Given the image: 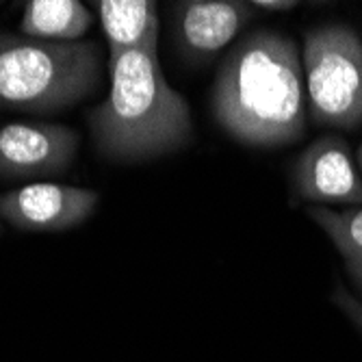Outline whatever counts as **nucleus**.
<instances>
[{"label": "nucleus", "instance_id": "423d86ee", "mask_svg": "<svg viewBox=\"0 0 362 362\" xmlns=\"http://www.w3.org/2000/svg\"><path fill=\"white\" fill-rule=\"evenodd\" d=\"M100 200L93 189L28 182L0 193V219L22 233H63L87 221Z\"/></svg>", "mask_w": 362, "mask_h": 362}, {"label": "nucleus", "instance_id": "f257e3e1", "mask_svg": "<svg viewBox=\"0 0 362 362\" xmlns=\"http://www.w3.org/2000/svg\"><path fill=\"white\" fill-rule=\"evenodd\" d=\"M211 109L235 141L274 150L306 133V85L298 42L274 30H254L219 63Z\"/></svg>", "mask_w": 362, "mask_h": 362}, {"label": "nucleus", "instance_id": "1a4fd4ad", "mask_svg": "<svg viewBox=\"0 0 362 362\" xmlns=\"http://www.w3.org/2000/svg\"><path fill=\"white\" fill-rule=\"evenodd\" d=\"M93 7L109 44V57L158 48V5L152 0H98Z\"/></svg>", "mask_w": 362, "mask_h": 362}, {"label": "nucleus", "instance_id": "2eb2a0df", "mask_svg": "<svg viewBox=\"0 0 362 362\" xmlns=\"http://www.w3.org/2000/svg\"><path fill=\"white\" fill-rule=\"evenodd\" d=\"M0 233H3V226H0Z\"/></svg>", "mask_w": 362, "mask_h": 362}, {"label": "nucleus", "instance_id": "f03ea898", "mask_svg": "<svg viewBox=\"0 0 362 362\" xmlns=\"http://www.w3.org/2000/svg\"><path fill=\"white\" fill-rule=\"evenodd\" d=\"M109 81L107 98L87 117L93 146L105 158L141 163L191 141V107L165 81L156 48L111 54Z\"/></svg>", "mask_w": 362, "mask_h": 362}, {"label": "nucleus", "instance_id": "7ed1b4c3", "mask_svg": "<svg viewBox=\"0 0 362 362\" xmlns=\"http://www.w3.org/2000/svg\"><path fill=\"white\" fill-rule=\"evenodd\" d=\"M103 54L89 40L46 42L0 33V109L52 115L100 87Z\"/></svg>", "mask_w": 362, "mask_h": 362}, {"label": "nucleus", "instance_id": "9b49d317", "mask_svg": "<svg viewBox=\"0 0 362 362\" xmlns=\"http://www.w3.org/2000/svg\"><path fill=\"white\" fill-rule=\"evenodd\" d=\"M308 217L323 230L345 262V272L362 302V206L334 211L327 206H310Z\"/></svg>", "mask_w": 362, "mask_h": 362}, {"label": "nucleus", "instance_id": "9d476101", "mask_svg": "<svg viewBox=\"0 0 362 362\" xmlns=\"http://www.w3.org/2000/svg\"><path fill=\"white\" fill-rule=\"evenodd\" d=\"M93 16L78 0H28L20 30L24 37L46 42H81Z\"/></svg>", "mask_w": 362, "mask_h": 362}, {"label": "nucleus", "instance_id": "f8f14e48", "mask_svg": "<svg viewBox=\"0 0 362 362\" xmlns=\"http://www.w3.org/2000/svg\"><path fill=\"white\" fill-rule=\"evenodd\" d=\"M332 302L339 306V310L362 332V302L356 298V295H351L345 286H337L334 293H332Z\"/></svg>", "mask_w": 362, "mask_h": 362}, {"label": "nucleus", "instance_id": "0eeeda50", "mask_svg": "<svg viewBox=\"0 0 362 362\" xmlns=\"http://www.w3.org/2000/svg\"><path fill=\"white\" fill-rule=\"evenodd\" d=\"M293 189L313 206H362V174L349 144L339 135H321L293 163Z\"/></svg>", "mask_w": 362, "mask_h": 362}, {"label": "nucleus", "instance_id": "6e6552de", "mask_svg": "<svg viewBox=\"0 0 362 362\" xmlns=\"http://www.w3.org/2000/svg\"><path fill=\"white\" fill-rule=\"evenodd\" d=\"M174 7V40L187 61H209L219 54L256 11L252 3L241 0H185Z\"/></svg>", "mask_w": 362, "mask_h": 362}, {"label": "nucleus", "instance_id": "ddd939ff", "mask_svg": "<svg viewBox=\"0 0 362 362\" xmlns=\"http://www.w3.org/2000/svg\"><path fill=\"white\" fill-rule=\"evenodd\" d=\"M252 5L265 11H291L298 7V3H293V0H256Z\"/></svg>", "mask_w": 362, "mask_h": 362}, {"label": "nucleus", "instance_id": "4468645a", "mask_svg": "<svg viewBox=\"0 0 362 362\" xmlns=\"http://www.w3.org/2000/svg\"><path fill=\"white\" fill-rule=\"evenodd\" d=\"M356 165H358V170H360V174H362V144H360V148H358V152H356Z\"/></svg>", "mask_w": 362, "mask_h": 362}, {"label": "nucleus", "instance_id": "20e7f679", "mask_svg": "<svg viewBox=\"0 0 362 362\" xmlns=\"http://www.w3.org/2000/svg\"><path fill=\"white\" fill-rule=\"evenodd\" d=\"M306 105L319 126H362V40L345 24L306 30L302 48Z\"/></svg>", "mask_w": 362, "mask_h": 362}, {"label": "nucleus", "instance_id": "39448f33", "mask_svg": "<svg viewBox=\"0 0 362 362\" xmlns=\"http://www.w3.org/2000/svg\"><path fill=\"white\" fill-rule=\"evenodd\" d=\"M78 133L50 122L0 126V178L35 180L65 174L78 152Z\"/></svg>", "mask_w": 362, "mask_h": 362}]
</instances>
